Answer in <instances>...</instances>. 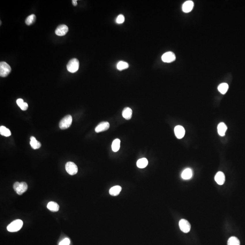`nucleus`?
Returning a JSON list of instances; mask_svg holds the SVG:
<instances>
[{
  "label": "nucleus",
  "instance_id": "nucleus-25",
  "mask_svg": "<svg viewBox=\"0 0 245 245\" xmlns=\"http://www.w3.org/2000/svg\"><path fill=\"white\" fill-rule=\"evenodd\" d=\"M227 245H240V241L236 237H231L228 239Z\"/></svg>",
  "mask_w": 245,
  "mask_h": 245
},
{
  "label": "nucleus",
  "instance_id": "nucleus-11",
  "mask_svg": "<svg viewBox=\"0 0 245 245\" xmlns=\"http://www.w3.org/2000/svg\"><path fill=\"white\" fill-rule=\"evenodd\" d=\"M174 133L177 138L178 139H181L185 135V129L182 126L178 125L175 127Z\"/></svg>",
  "mask_w": 245,
  "mask_h": 245
},
{
  "label": "nucleus",
  "instance_id": "nucleus-3",
  "mask_svg": "<svg viewBox=\"0 0 245 245\" xmlns=\"http://www.w3.org/2000/svg\"><path fill=\"white\" fill-rule=\"evenodd\" d=\"M23 224V223L21 220H16L12 222L7 226V229L10 232H16L22 228Z\"/></svg>",
  "mask_w": 245,
  "mask_h": 245
},
{
  "label": "nucleus",
  "instance_id": "nucleus-4",
  "mask_svg": "<svg viewBox=\"0 0 245 245\" xmlns=\"http://www.w3.org/2000/svg\"><path fill=\"white\" fill-rule=\"evenodd\" d=\"M72 122V117L71 115L65 116L59 123V127L61 130H65L71 126Z\"/></svg>",
  "mask_w": 245,
  "mask_h": 245
},
{
  "label": "nucleus",
  "instance_id": "nucleus-16",
  "mask_svg": "<svg viewBox=\"0 0 245 245\" xmlns=\"http://www.w3.org/2000/svg\"><path fill=\"white\" fill-rule=\"evenodd\" d=\"M227 130V125L224 123H220L217 126V131L221 136H225Z\"/></svg>",
  "mask_w": 245,
  "mask_h": 245
},
{
  "label": "nucleus",
  "instance_id": "nucleus-31",
  "mask_svg": "<svg viewBox=\"0 0 245 245\" xmlns=\"http://www.w3.org/2000/svg\"><path fill=\"white\" fill-rule=\"evenodd\" d=\"M72 4H73L74 6H76L77 5V1H76V0H73L72 1Z\"/></svg>",
  "mask_w": 245,
  "mask_h": 245
},
{
  "label": "nucleus",
  "instance_id": "nucleus-20",
  "mask_svg": "<svg viewBox=\"0 0 245 245\" xmlns=\"http://www.w3.org/2000/svg\"><path fill=\"white\" fill-rule=\"evenodd\" d=\"M148 165V160L147 158H141L138 159L137 162V166L138 168H145Z\"/></svg>",
  "mask_w": 245,
  "mask_h": 245
},
{
  "label": "nucleus",
  "instance_id": "nucleus-21",
  "mask_svg": "<svg viewBox=\"0 0 245 245\" xmlns=\"http://www.w3.org/2000/svg\"><path fill=\"white\" fill-rule=\"evenodd\" d=\"M120 139H115L113 142L112 144V149L114 152H117L120 149Z\"/></svg>",
  "mask_w": 245,
  "mask_h": 245
},
{
  "label": "nucleus",
  "instance_id": "nucleus-19",
  "mask_svg": "<svg viewBox=\"0 0 245 245\" xmlns=\"http://www.w3.org/2000/svg\"><path fill=\"white\" fill-rule=\"evenodd\" d=\"M49 210L53 212H58L59 210V206L58 204L54 202H49L47 206Z\"/></svg>",
  "mask_w": 245,
  "mask_h": 245
},
{
  "label": "nucleus",
  "instance_id": "nucleus-10",
  "mask_svg": "<svg viewBox=\"0 0 245 245\" xmlns=\"http://www.w3.org/2000/svg\"><path fill=\"white\" fill-rule=\"evenodd\" d=\"M110 127V124L108 122H102L99 124L95 128V131L96 133H100L107 130Z\"/></svg>",
  "mask_w": 245,
  "mask_h": 245
},
{
  "label": "nucleus",
  "instance_id": "nucleus-5",
  "mask_svg": "<svg viewBox=\"0 0 245 245\" xmlns=\"http://www.w3.org/2000/svg\"><path fill=\"white\" fill-rule=\"evenodd\" d=\"M11 67L7 63L1 61L0 63V76L2 77H7L11 72Z\"/></svg>",
  "mask_w": 245,
  "mask_h": 245
},
{
  "label": "nucleus",
  "instance_id": "nucleus-30",
  "mask_svg": "<svg viewBox=\"0 0 245 245\" xmlns=\"http://www.w3.org/2000/svg\"><path fill=\"white\" fill-rule=\"evenodd\" d=\"M24 103V102L23 100L22 99V98H18V100H16V103H17V105L19 107H20V106H22V105L23 103Z\"/></svg>",
  "mask_w": 245,
  "mask_h": 245
},
{
  "label": "nucleus",
  "instance_id": "nucleus-22",
  "mask_svg": "<svg viewBox=\"0 0 245 245\" xmlns=\"http://www.w3.org/2000/svg\"><path fill=\"white\" fill-rule=\"evenodd\" d=\"M229 86L227 83H221L218 87V90L222 94H225L228 90Z\"/></svg>",
  "mask_w": 245,
  "mask_h": 245
},
{
  "label": "nucleus",
  "instance_id": "nucleus-7",
  "mask_svg": "<svg viewBox=\"0 0 245 245\" xmlns=\"http://www.w3.org/2000/svg\"><path fill=\"white\" fill-rule=\"evenodd\" d=\"M179 226L180 230L184 233H188L190 231V224L186 220L183 219L180 220L179 222Z\"/></svg>",
  "mask_w": 245,
  "mask_h": 245
},
{
  "label": "nucleus",
  "instance_id": "nucleus-1",
  "mask_svg": "<svg viewBox=\"0 0 245 245\" xmlns=\"http://www.w3.org/2000/svg\"><path fill=\"white\" fill-rule=\"evenodd\" d=\"M13 189L18 195H22L28 189V185L25 182H16L13 185Z\"/></svg>",
  "mask_w": 245,
  "mask_h": 245
},
{
  "label": "nucleus",
  "instance_id": "nucleus-14",
  "mask_svg": "<svg viewBox=\"0 0 245 245\" xmlns=\"http://www.w3.org/2000/svg\"><path fill=\"white\" fill-rule=\"evenodd\" d=\"M193 170L190 168H187L184 169L183 172H182L181 174V177L184 180H188L190 179L191 178L193 177Z\"/></svg>",
  "mask_w": 245,
  "mask_h": 245
},
{
  "label": "nucleus",
  "instance_id": "nucleus-23",
  "mask_svg": "<svg viewBox=\"0 0 245 245\" xmlns=\"http://www.w3.org/2000/svg\"><path fill=\"white\" fill-rule=\"evenodd\" d=\"M0 134L5 137H9L11 135V131L4 126L0 127Z\"/></svg>",
  "mask_w": 245,
  "mask_h": 245
},
{
  "label": "nucleus",
  "instance_id": "nucleus-6",
  "mask_svg": "<svg viewBox=\"0 0 245 245\" xmlns=\"http://www.w3.org/2000/svg\"><path fill=\"white\" fill-rule=\"evenodd\" d=\"M65 169L67 172L71 175L76 174L78 172V167L75 163L69 162L65 164Z\"/></svg>",
  "mask_w": 245,
  "mask_h": 245
},
{
  "label": "nucleus",
  "instance_id": "nucleus-17",
  "mask_svg": "<svg viewBox=\"0 0 245 245\" xmlns=\"http://www.w3.org/2000/svg\"><path fill=\"white\" fill-rule=\"evenodd\" d=\"M121 190H122L121 187L119 185H117L111 187L109 190V193L111 196H116L120 193Z\"/></svg>",
  "mask_w": 245,
  "mask_h": 245
},
{
  "label": "nucleus",
  "instance_id": "nucleus-8",
  "mask_svg": "<svg viewBox=\"0 0 245 245\" xmlns=\"http://www.w3.org/2000/svg\"><path fill=\"white\" fill-rule=\"evenodd\" d=\"M162 60L164 62L171 63L175 60L176 56L172 52H167L162 56Z\"/></svg>",
  "mask_w": 245,
  "mask_h": 245
},
{
  "label": "nucleus",
  "instance_id": "nucleus-28",
  "mask_svg": "<svg viewBox=\"0 0 245 245\" xmlns=\"http://www.w3.org/2000/svg\"><path fill=\"white\" fill-rule=\"evenodd\" d=\"M70 244V240L69 239L66 238L64 240H62L60 243H59V245H69Z\"/></svg>",
  "mask_w": 245,
  "mask_h": 245
},
{
  "label": "nucleus",
  "instance_id": "nucleus-24",
  "mask_svg": "<svg viewBox=\"0 0 245 245\" xmlns=\"http://www.w3.org/2000/svg\"><path fill=\"white\" fill-rule=\"evenodd\" d=\"M129 64L127 62L123 61H120L117 64V68L119 71H121L128 68Z\"/></svg>",
  "mask_w": 245,
  "mask_h": 245
},
{
  "label": "nucleus",
  "instance_id": "nucleus-9",
  "mask_svg": "<svg viewBox=\"0 0 245 245\" xmlns=\"http://www.w3.org/2000/svg\"><path fill=\"white\" fill-rule=\"evenodd\" d=\"M69 29L67 25H60L58 26L56 29L55 33L56 35L58 36H64L67 33Z\"/></svg>",
  "mask_w": 245,
  "mask_h": 245
},
{
  "label": "nucleus",
  "instance_id": "nucleus-2",
  "mask_svg": "<svg viewBox=\"0 0 245 245\" xmlns=\"http://www.w3.org/2000/svg\"><path fill=\"white\" fill-rule=\"evenodd\" d=\"M79 61L76 58H73L69 61L67 64V69L71 73H75L79 69Z\"/></svg>",
  "mask_w": 245,
  "mask_h": 245
},
{
  "label": "nucleus",
  "instance_id": "nucleus-26",
  "mask_svg": "<svg viewBox=\"0 0 245 245\" xmlns=\"http://www.w3.org/2000/svg\"><path fill=\"white\" fill-rule=\"evenodd\" d=\"M35 20H36V16L35 15L32 14L27 17L25 20V23L27 25L30 26V25H32V24L35 22Z\"/></svg>",
  "mask_w": 245,
  "mask_h": 245
},
{
  "label": "nucleus",
  "instance_id": "nucleus-29",
  "mask_svg": "<svg viewBox=\"0 0 245 245\" xmlns=\"http://www.w3.org/2000/svg\"><path fill=\"white\" fill-rule=\"evenodd\" d=\"M20 108L21 109H22V110H23V111L26 110L27 109H28V104H27V103H26V102H24L22 105L20 106Z\"/></svg>",
  "mask_w": 245,
  "mask_h": 245
},
{
  "label": "nucleus",
  "instance_id": "nucleus-15",
  "mask_svg": "<svg viewBox=\"0 0 245 245\" xmlns=\"http://www.w3.org/2000/svg\"><path fill=\"white\" fill-rule=\"evenodd\" d=\"M132 110L129 107H126L122 112L123 117L127 120H130L132 116Z\"/></svg>",
  "mask_w": 245,
  "mask_h": 245
},
{
  "label": "nucleus",
  "instance_id": "nucleus-13",
  "mask_svg": "<svg viewBox=\"0 0 245 245\" xmlns=\"http://www.w3.org/2000/svg\"><path fill=\"white\" fill-rule=\"evenodd\" d=\"M193 5L194 3L193 1H187L184 2L183 5V7H182L183 11L185 13H189L193 10Z\"/></svg>",
  "mask_w": 245,
  "mask_h": 245
},
{
  "label": "nucleus",
  "instance_id": "nucleus-18",
  "mask_svg": "<svg viewBox=\"0 0 245 245\" xmlns=\"http://www.w3.org/2000/svg\"><path fill=\"white\" fill-rule=\"evenodd\" d=\"M30 145L32 149H39L41 147V145L40 142L38 141L35 137L31 136L30 138Z\"/></svg>",
  "mask_w": 245,
  "mask_h": 245
},
{
  "label": "nucleus",
  "instance_id": "nucleus-27",
  "mask_svg": "<svg viewBox=\"0 0 245 245\" xmlns=\"http://www.w3.org/2000/svg\"><path fill=\"white\" fill-rule=\"evenodd\" d=\"M124 20H125V18H124V16L122 14H120L117 16V18L116 19V22L117 23L120 24L123 23Z\"/></svg>",
  "mask_w": 245,
  "mask_h": 245
},
{
  "label": "nucleus",
  "instance_id": "nucleus-12",
  "mask_svg": "<svg viewBox=\"0 0 245 245\" xmlns=\"http://www.w3.org/2000/svg\"><path fill=\"white\" fill-rule=\"evenodd\" d=\"M215 180L217 184L222 185L225 182V176L223 172H219L215 175Z\"/></svg>",
  "mask_w": 245,
  "mask_h": 245
}]
</instances>
